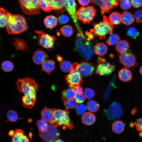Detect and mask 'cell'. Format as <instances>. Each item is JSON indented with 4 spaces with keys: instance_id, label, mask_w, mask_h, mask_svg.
Wrapping results in <instances>:
<instances>
[{
    "instance_id": "1",
    "label": "cell",
    "mask_w": 142,
    "mask_h": 142,
    "mask_svg": "<svg viewBox=\"0 0 142 142\" xmlns=\"http://www.w3.org/2000/svg\"><path fill=\"white\" fill-rule=\"evenodd\" d=\"M16 84L18 90L24 94L22 99L23 105L26 108H32L37 100L36 93L39 85L34 79L28 77L19 79Z\"/></svg>"
},
{
    "instance_id": "2",
    "label": "cell",
    "mask_w": 142,
    "mask_h": 142,
    "mask_svg": "<svg viewBox=\"0 0 142 142\" xmlns=\"http://www.w3.org/2000/svg\"><path fill=\"white\" fill-rule=\"evenodd\" d=\"M10 34H19L26 31L28 28L25 18L20 14H9L6 26Z\"/></svg>"
},
{
    "instance_id": "3",
    "label": "cell",
    "mask_w": 142,
    "mask_h": 142,
    "mask_svg": "<svg viewBox=\"0 0 142 142\" xmlns=\"http://www.w3.org/2000/svg\"><path fill=\"white\" fill-rule=\"evenodd\" d=\"M83 32L77 34L75 43V50L87 60H89L94 54L91 43Z\"/></svg>"
},
{
    "instance_id": "4",
    "label": "cell",
    "mask_w": 142,
    "mask_h": 142,
    "mask_svg": "<svg viewBox=\"0 0 142 142\" xmlns=\"http://www.w3.org/2000/svg\"><path fill=\"white\" fill-rule=\"evenodd\" d=\"M103 17V21L93 24V28L90 30V32L101 40H105L108 34L112 33L113 29V25L108 19L105 16Z\"/></svg>"
},
{
    "instance_id": "5",
    "label": "cell",
    "mask_w": 142,
    "mask_h": 142,
    "mask_svg": "<svg viewBox=\"0 0 142 142\" xmlns=\"http://www.w3.org/2000/svg\"><path fill=\"white\" fill-rule=\"evenodd\" d=\"M54 118V124L58 127L62 126L63 130L66 128L69 130H72L74 128V126L71 121L69 116V112L68 109H61L53 108Z\"/></svg>"
},
{
    "instance_id": "6",
    "label": "cell",
    "mask_w": 142,
    "mask_h": 142,
    "mask_svg": "<svg viewBox=\"0 0 142 142\" xmlns=\"http://www.w3.org/2000/svg\"><path fill=\"white\" fill-rule=\"evenodd\" d=\"M76 16L78 20L84 24H88L95 16L96 10L92 6H82L76 11Z\"/></svg>"
},
{
    "instance_id": "7",
    "label": "cell",
    "mask_w": 142,
    "mask_h": 142,
    "mask_svg": "<svg viewBox=\"0 0 142 142\" xmlns=\"http://www.w3.org/2000/svg\"><path fill=\"white\" fill-rule=\"evenodd\" d=\"M39 0H21L19 1L20 7L24 14L34 15L40 13Z\"/></svg>"
},
{
    "instance_id": "8",
    "label": "cell",
    "mask_w": 142,
    "mask_h": 142,
    "mask_svg": "<svg viewBox=\"0 0 142 142\" xmlns=\"http://www.w3.org/2000/svg\"><path fill=\"white\" fill-rule=\"evenodd\" d=\"M39 135L43 142H54L59 137L60 134L57 127L50 124L45 131L39 132Z\"/></svg>"
},
{
    "instance_id": "9",
    "label": "cell",
    "mask_w": 142,
    "mask_h": 142,
    "mask_svg": "<svg viewBox=\"0 0 142 142\" xmlns=\"http://www.w3.org/2000/svg\"><path fill=\"white\" fill-rule=\"evenodd\" d=\"M106 61L104 58L100 56L98 57L96 70L97 74L100 75H109L114 70L115 65Z\"/></svg>"
},
{
    "instance_id": "10",
    "label": "cell",
    "mask_w": 142,
    "mask_h": 142,
    "mask_svg": "<svg viewBox=\"0 0 142 142\" xmlns=\"http://www.w3.org/2000/svg\"><path fill=\"white\" fill-rule=\"evenodd\" d=\"M35 32L37 36L38 43L39 45L46 49L53 47L56 39L55 36L46 34L42 31H36Z\"/></svg>"
},
{
    "instance_id": "11",
    "label": "cell",
    "mask_w": 142,
    "mask_h": 142,
    "mask_svg": "<svg viewBox=\"0 0 142 142\" xmlns=\"http://www.w3.org/2000/svg\"><path fill=\"white\" fill-rule=\"evenodd\" d=\"M105 112L106 117L111 120L120 118L123 113L120 105L115 102L110 104Z\"/></svg>"
},
{
    "instance_id": "12",
    "label": "cell",
    "mask_w": 142,
    "mask_h": 142,
    "mask_svg": "<svg viewBox=\"0 0 142 142\" xmlns=\"http://www.w3.org/2000/svg\"><path fill=\"white\" fill-rule=\"evenodd\" d=\"M119 1L114 0H91V2L99 6L103 15L105 13H108L112 9L117 6L119 4Z\"/></svg>"
},
{
    "instance_id": "13",
    "label": "cell",
    "mask_w": 142,
    "mask_h": 142,
    "mask_svg": "<svg viewBox=\"0 0 142 142\" xmlns=\"http://www.w3.org/2000/svg\"><path fill=\"white\" fill-rule=\"evenodd\" d=\"M67 84L70 88L80 85L83 83V81L78 71L72 69L68 74L65 76Z\"/></svg>"
},
{
    "instance_id": "14",
    "label": "cell",
    "mask_w": 142,
    "mask_h": 142,
    "mask_svg": "<svg viewBox=\"0 0 142 142\" xmlns=\"http://www.w3.org/2000/svg\"><path fill=\"white\" fill-rule=\"evenodd\" d=\"M119 58L120 62L126 68H133L137 65L136 57L132 53L127 51L120 53Z\"/></svg>"
},
{
    "instance_id": "15",
    "label": "cell",
    "mask_w": 142,
    "mask_h": 142,
    "mask_svg": "<svg viewBox=\"0 0 142 142\" xmlns=\"http://www.w3.org/2000/svg\"><path fill=\"white\" fill-rule=\"evenodd\" d=\"M64 8L70 15L78 30L81 28L77 21L76 16L77 4L74 0H63Z\"/></svg>"
},
{
    "instance_id": "16",
    "label": "cell",
    "mask_w": 142,
    "mask_h": 142,
    "mask_svg": "<svg viewBox=\"0 0 142 142\" xmlns=\"http://www.w3.org/2000/svg\"><path fill=\"white\" fill-rule=\"evenodd\" d=\"M94 69L93 64L87 61H83L78 64L77 70L81 76L86 77L91 75Z\"/></svg>"
},
{
    "instance_id": "17",
    "label": "cell",
    "mask_w": 142,
    "mask_h": 142,
    "mask_svg": "<svg viewBox=\"0 0 142 142\" xmlns=\"http://www.w3.org/2000/svg\"><path fill=\"white\" fill-rule=\"evenodd\" d=\"M48 57L47 53L43 49H37L34 52L33 60L36 64H40L47 60Z\"/></svg>"
},
{
    "instance_id": "18",
    "label": "cell",
    "mask_w": 142,
    "mask_h": 142,
    "mask_svg": "<svg viewBox=\"0 0 142 142\" xmlns=\"http://www.w3.org/2000/svg\"><path fill=\"white\" fill-rule=\"evenodd\" d=\"M53 108L52 109L45 107L42 111L41 115L42 119H44L50 124H54V118Z\"/></svg>"
},
{
    "instance_id": "19",
    "label": "cell",
    "mask_w": 142,
    "mask_h": 142,
    "mask_svg": "<svg viewBox=\"0 0 142 142\" xmlns=\"http://www.w3.org/2000/svg\"><path fill=\"white\" fill-rule=\"evenodd\" d=\"M12 142H29L28 136L24 134L23 130L19 129L15 130V134L12 137Z\"/></svg>"
},
{
    "instance_id": "20",
    "label": "cell",
    "mask_w": 142,
    "mask_h": 142,
    "mask_svg": "<svg viewBox=\"0 0 142 142\" xmlns=\"http://www.w3.org/2000/svg\"><path fill=\"white\" fill-rule=\"evenodd\" d=\"M52 9L57 14H60L63 12L64 11L63 0H49Z\"/></svg>"
},
{
    "instance_id": "21",
    "label": "cell",
    "mask_w": 142,
    "mask_h": 142,
    "mask_svg": "<svg viewBox=\"0 0 142 142\" xmlns=\"http://www.w3.org/2000/svg\"><path fill=\"white\" fill-rule=\"evenodd\" d=\"M119 79L123 82H128L130 81L132 77L131 71L127 68H125L121 69L118 74Z\"/></svg>"
},
{
    "instance_id": "22",
    "label": "cell",
    "mask_w": 142,
    "mask_h": 142,
    "mask_svg": "<svg viewBox=\"0 0 142 142\" xmlns=\"http://www.w3.org/2000/svg\"><path fill=\"white\" fill-rule=\"evenodd\" d=\"M121 22L124 24L129 25L132 24L135 20L134 15L131 12L125 11L121 14Z\"/></svg>"
},
{
    "instance_id": "23",
    "label": "cell",
    "mask_w": 142,
    "mask_h": 142,
    "mask_svg": "<svg viewBox=\"0 0 142 142\" xmlns=\"http://www.w3.org/2000/svg\"><path fill=\"white\" fill-rule=\"evenodd\" d=\"M81 119L83 123L86 125H90L95 123L96 117L92 113L87 112L82 115Z\"/></svg>"
},
{
    "instance_id": "24",
    "label": "cell",
    "mask_w": 142,
    "mask_h": 142,
    "mask_svg": "<svg viewBox=\"0 0 142 142\" xmlns=\"http://www.w3.org/2000/svg\"><path fill=\"white\" fill-rule=\"evenodd\" d=\"M58 21L56 17L52 15L47 16L44 20V23L46 27L50 29L55 27L57 25Z\"/></svg>"
},
{
    "instance_id": "25",
    "label": "cell",
    "mask_w": 142,
    "mask_h": 142,
    "mask_svg": "<svg viewBox=\"0 0 142 142\" xmlns=\"http://www.w3.org/2000/svg\"><path fill=\"white\" fill-rule=\"evenodd\" d=\"M10 13L4 9L0 7V28L6 26Z\"/></svg>"
},
{
    "instance_id": "26",
    "label": "cell",
    "mask_w": 142,
    "mask_h": 142,
    "mask_svg": "<svg viewBox=\"0 0 142 142\" xmlns=\"http://www.w3.org/2000/svg\"><path fill=\"white\" fill-rule=\"evenodd\" d=\"M55 68V62L52 60H47L42 64V70L48 74Z\"/></svg>"
},
{
    "instance_id": "27",
    "label": "cell",
    "mask_w": 142,
    "mask_h": 142,
    "mask_svg": "<svg viewBox=\"0 0 142 142\" xmlns=\"http://www.w3.org/2000/svg\"><path fill=\"white\" fill-rule=\"evenodd\" d=\"M108 20L113 25H118L121 22V14L117 11H113L110 15Z\"/></svg>"
},
{
    "instance_id": "28",
    "label": "cell",
    "mask_w": 142,
    "mask_h": 142,
    "mask_svg": "<svg viewBox=\"0 0 142 142\" xmlns=\"http://www.w3.org/2000/svg\"><path fill=\"white\" fill-rule=\"evenodd\" d=\"M129 47V44L126 40H122L119 41L118 43L115 48L117 52L121 53L127 52Z\"/></svg>"
},
{
    "instance_id": "29",
    "label": "cell",
    "mask_w": 142,
    "mask_h": 142,
    "mask_svg": "<svg viewBox=\"0 0 142 142\" xmlns=\"http://www.w3.org/2000/svg\"><path fill=\"white\" fill-rule=\"evenodd\" d=\"M95 53L99 56L103 55L105 54L107 51L106 45L103 43H98L94 47Z\"/></svg>"
},
{
    "instance_id": "30",
    "label": "cell",
    "mask_w": 142,
    "mask_h": 142,
    "mask_svg": "<svg viewBox=\"0 0 142 142\" xmlns=\"http://www.w3.org/2000/svg\"><path fill=\"white\" fill-rule=\"evenodd\" d=\"M76 95V93L74 90L73 88H70L62 92V99L64 101L67 99H74Z\"/></svg>"
},
{
    "instance_id": "31",
    "label": "cell",
    "mask_w": 142,
    "mask_h": 142,
    "mask_svg": "<svg viewBox=\"0 0 142 142\" xmlns=\"http://www.w3.org/2000/svg\"><path fill=\"white\" fill-rule=\"evenodd\" d=\"M125 125L120 120H116L113 124L112 129L114 133L117 134H120L124 131Z\"/></svg>"
},
{
    "instance_id": "32",
    "label": "cell",
    "mask_w": 142,
    "mask_h": 142,
    "mask_svg": "<svg viewBox=\"0 0 142 142\" xmlns=\"http://www.w3.org/2000/svg\"><path fill=\"white\" fill-rule=\"evenodd\" d=\"M6 116L7 120L6 121V122H14L18 120L23 119L22 118H19L17 112L12 110H8Z\"/></svg>"
},
{
    "instance_id": "33",
    "label": "cell",
    "mask_w": 142,
    "mask_h": 142,
    "mask_svg": "<svg viewBox=\"0 0 142 142\" xmlns=\"http://www.w3.org/2000/svg\"><path fill=\"white\" fill-rule=\"evenodd\" d=\"M14 46L17 50L24 51L26 50L28 46L26 43L21 39H15L14 44Z\"/></svg>"
},
{
    "instance_id": "34",
    "label": "cell",
    "mask_w": 142,
    "mask_h": 142,
    "mask_svg": "<svg viewBox=\"0 0 142 142\" xmlns=\"http://www.w3.org/2000/svg\"><path fill=\"white\" fill-rule=\"evenodd\" d=\"M87 106L88 110L93 113L97 111L100 108L99 103L93 100H90L87 102Z\"/></svg>"
},
{
    "instance_id": "35",
    "label": "cell",
    "mask_w": 142,
    "mask_h": 142,
    "mask_svg": "<svg viewBox=\"0 0 142 142\" xmlns=\"http://www.w3.org/2000/svg\"><path fill=\"white\" fill-rule=\"evenodd\" d=\"M60 67L61 70L65 73L70 72L72 69V65L69 61H63L60 64Z\"/></svg>"
},
{
    "instance_id": "36",
    "label": "cell",
    "mask_w": 142,
    "mask_h": 142,
    "mask_svg": "<svg viewBox=\"0 0 142 142\" xmlns=\"http://www.w3.org/2000/svg\"><path fill=\"white\" fill-rule=\"evenodd\" d=\"M36 124L37 125L39 132H42L45 131L49 125L48 122L43 119L37 120Z\"/></svg>"
},
{
    "instance_id": "37",
    "label": "cell",
    "mask_w": 142,
    "mask_h": 142,
    "mask_svg": "<svg viewBox=\"0 0 142 142\" xmlns=\"http://www.w3.org/2000/svg\"><path fill=\"white\" fill-rule=\"evenodd\" d=\"M60 30L63 36L68 37L71 36L74 32L72 27L69 25L63 26Z\"/></svg>"
},
{
    "instance_id": "38",
    "label": "cell",
    "mask_w": 142,
    "mask_h": 142,
    "mask_svg": "<svg viewBox=\"0 0 142 142\" xmlns=\"http://www.w3.org/2000/svg\"><path fill=\"white\" fill-rule=\"evenodd\" d=\"M120 39V37L118 34L112 33L110 34L106 42L109 45H113L116 44Z\"/></svg>"
},
{
    "instance_id": "39",
    "label": "cell",
    "mask_w": 142,
    "mask_h": 142,
    "mask_svg": "<svg viewBox=\"0 0 142 142\" xmlns=\"http://www.w3.org/2000/svg\"><path fill=\"white\" fill-rule=\"evenodd\" d=\"M39 3L40 8L45 12H50L52 10L49 0H39Z\"/></svg>"
},
{
    "instance_id": "40",
    "label": "cell",
    "mask_w": 142,
    "mask_h": 142,
    "mask_svg": "<svg viewBox=\"0 0 142 142\" xmlns=\"http://www.w3.org/2000/svg\"><path fill=\"white\" fill-rule=\"evenodd\" d=\"M127 34L130 38L135 39L139 36V33L135 28L131 27L128 29Z\"/></svg>"
},
{
    "instance_id": "41",
    "label": "cell",
    "mask_w": 142,
    "mask_h": 142,
    "mask_svg": "<svg viewBox=\"0 0 142 142\" xmlns=\"http://www.w3.org/2000/svg\"><path fill=\"white\" fill-rule=\"evenodd\" d=\"M1 69L6 72L12 71L14 68L13 63L9 61H5L3 62L1 65Z\"/></svg>"
},
{
    "instance_id": "42",
    "label": "cell",
    "mask_w": 142,
    "mask_h": 142,
    "mask_svg": "<svg viewBox=\"0 0 142 142\" xmlns=\"http://www.w3.org/2000/svg\"><path fill=\"white\" fill-rule=\"evenodd\" d=\"M64 104L66 109H67L76 108L77 105V102L73 99L64 100Z\"/></svg>"
},
{
    "instance_id": "43",
    "label": "cell",
    "mask_w": 142,
    "mask_h": 142,
    "mask_svg": "<svg viewBox=\"0 0 142 142\" xmlns=\"http://www.w3.org/2000/svg\"><path fill=\"white\" fill-rule=\"evenodd\" d=\"M83 93L85 98L89 100L93 98L95 94L94 91L92 89L89 88L85 89Z\"/></svg>"
},
{
    "instance_id": "44",
    "label": "cell",
    "mask_w": 142,
    "mask_h": 142,
    "mask_svg": "<svg viewBox=\"0 0 142 142\" xmlns=\"http://www.w3.org/2000/svg\"><path fill=\"white\" fill-rule=\"evenodd\" d=\"M87 107L84 104H80L77 105L75 108V110L77 114L79 115H83L86 113Z\"/></svg>"
},
{
    "instance_id": "45",
    "label": "cell",
    "mask_w": 142,
    "mask_h": 142,
    "mask_svg": "<svg viewBox=\"0 0 142 142\" xmlns=\"http://www.w3.org/2000/svg\"><path fill=\"white\" fill-rule=\"evenodd\" d=\"M120 7L123 9L127 10L130 8L131 3L129 0H123L120 1Z\"/></svg>"
},
{
    "instance_id": "46",
    "label": "cell",
    "mask_w": 142,
    "mask_h": 142,
    "mask_svg": "<svg viewBox=\"0 0 142 142\" xmlns=\"http://www.w3.org/2000/svg\"><path fill=\"white\" fill-rule=\"evenodd\" d=\"M134 15L136 23L142 22V9H139L136 11Z\"/></svg>"
},
{
    "instance_id": "47",
    "label": "cell",
    "mask_w": 142,
    "mask_h": 142,
    "mask_svg": "<svg viewBox=\"0 0 142 142\" xmlns=\"http://www.w3.org/2000/svg\"><path fill=\"white\" fill-rule=\"evenodd\" d=\"M58 20L61 24H63L68 23L69 21L68 17L65 14L60 15L58 18Z\"/></svg>"
},
{
    "instance_id": "48",
    "label": "cell",
    "mask_w": 142,
    "mask_h": 142,
    "mask_svg": "<svg viewBox=\"0 0 142 142\" xmlns=\"http://www.w3.org/2000/svg\"><path fill=\"white\" fill-rule=\"evenodd\" d=\"M75 100L77 103H81L85 101V97L83 93L77 94L75 97Z\"/></svg>"
},
{
    "instance_id": "49",
    "label": "cell",
    "mask_w": 142,
    "mask_h": 142,
    "mask_svg": "<svg viewBox=\"0 0 142 142\" xmlns=\"http://www.w3.org/2000/svg\"><path fill=\"white\" fill-rule=\"evenodd\" d=\"M136 129L138 131L142 133V118L137 120L134 123Z\"/></svg>"
},
{
    "instance_id": "50",
    "label": "cell",
    "mask_w": 142,
    "mask_h": 142,
    "mask_svg": "<svg viewBox=\"0 0 142 142\" xmlns=\"http://www.w3.org/2000/svg\"><path fill=\"white\" fill-rule=\"evenodd\" d=\"M130 1L134 8H138L142 6V0H132Z\"/></svg>"
},
{
    "instance_id": "51",
    "label": "cell",
    "mask_w": 142,
    "mask_h": 142,
    "mask_svg": "<svg viewBox=\"0 0 142 142\" xmlns=\"http://www.w3.org/2000/svg\"><path fill=\"white\" fill-rule=\"evenodd\" d=\"M73 88L77 94L83 93V88L80 85L75 86Z\"/></svg>"
},
{
    "instance_id": "52",
    "label": "cell",
    "mask_w": 142,
    "mask_h": 142,
    "mask_svg": "<svg viewBox=\"0 0 142 142\" xmlns=\"http://www.w3.org/2000/svg\"><path fill=\"white\" fill-rule=\"evenodd\" d=\"M79 3L83 6H85L88 4L90 2V0H78Z\"/></svg>"
},
{
    "instance_id": "53",
    "label": "cell",
    "mask_w": 142,
    "mask_h": 142,
    "mask_svg": "<svg viewBox=\"0 0 142 142\" xmlns=\"http://www.w3.org/2000/svg\"><path fill=\"white\" fill-rule=\"evenodd\" d=\"M15 134V130H10L8 133L9 136L12 137Z\"/></svg>"
},
{
    "instance_id": "54",
    "label": "cell",
    "mask_w": 142,
    "mask_h": 142,
    "mask_svg": "<svg viewBox=\"0 0 142 142\" xmlns=\"http://www.w3.org/2000/svg\"><path fill=\"white\" fill-rule=\"evenodd\" d=\"M57 59L58 62H61L62 61L63 58L62 57L59 55H58L57 56Z\"/></svg>"
},
{
    "instance_id": "55",
    "label": "cell",
    "mask_w": 142,
    "mask_h": 142,
    "mask_svg": "<svg viewBox=\"0 0 142 142\" xmlns=\"http://www.w3.org/2000/svg\"><path fill=\"white\" fill-rule=\"evenodd\" d=\"M54 142H64L63 140L61 139H58L56 140Z\"/></svg>"
},
{
    "instance_id": "56",
    "label": "cell",
    "mask_w": 142,
    "mask_h": 142,
    "mask_svg": "<svg viewBox=\"0 0 142 142\" xmlns=\"http://www.w3.org/2000/svg\"><path fill=\"white\" fill-rule=\"evenodd\" d=\"M139 71L140 73L142 75V66H141L140 68Z\"/></svg>"
},
{
    "instance_id": "57",
    "label": "cell",
    "mask_w": 142,
    "mask_h": 142,
    "mask_svg": "<svg viewBox=\"0 0 142 142\" xmlns=\"http://www.w3.org/2000/svg\"><path fill=\"white\" fill-rule=\"evenodd\" d=\"M140 136H142V133L140 132L139 134Z\"/></svg>"
}]
</instances>
